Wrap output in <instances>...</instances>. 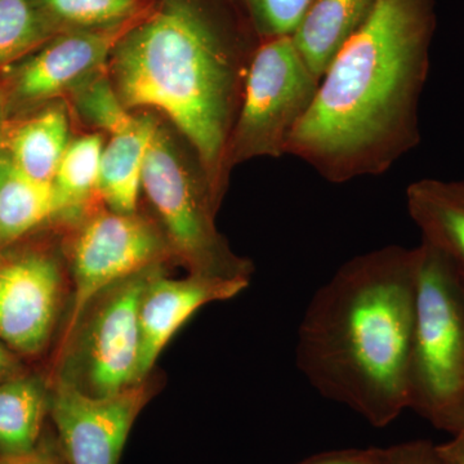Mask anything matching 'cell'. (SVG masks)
<instances>
[{
  "mask_svg": "<svg viewBox=\"0 0 464 464\" xmlns=\"http://www.w3.org/2000/svg\"><path fill=\"white\" fill-rule=\"evenodd\" d=\"M417 249L348 259L317 289L298 328L295 362L324 396L377 429L408 409Z\"/></svg>",
  "mask_w": 464,
  "mask_h": 464,
  "instance_id": "cell-2",
  "label": "cell"
},
{
  "mask_svg": "<svg viewBox=\"0 0 464 464\" xmlns=\"http://www.w3.org/2000/svg\"><path fill=\"white\" fill-rule=\"evenodd\" d=\"M381 448L325 451L297 464H380Z\"/></svg>",
  "mask_w": 464,
  "mask_h": 464,
  "instance_id": "cell-26",
  "label": "cell"
},
{
  "mask_svg": "<svg viewBox=\"0 0 464 464\" xmlns=\"http://www.w3.org/2000/svg\"><path fill=\"white\" fill-rule=\"evenodd\" d=\"M69 143L66 110L52 106L14 130L9 137L8 159L27 176L52 185Z\"/></svg>",
  "mask_w": 464,
  "mask_h": 464,
  "instance_id": "cell-17",
  "label": "cell"
},
{
  "mask_svg": "<svg viewBox=\"0 0 464 464\" xmlns=\"http://www.w3.org/2000/svg\"><path fill=\"white\" fill-rule=\"evenodd\" d=\"M375 3L377 0H314L292 38L320 81L335 54L365 23Z\"/></svg>",
  "mask_w": 464,
  "mask_h": 464,
  "instance_id": "cell-14",
  "label": "cell"
},
{
  "mask_svg": "<svg viewBox=\"0 0 464 464\" xmlns=\"http://www.w3.org/2000/svg\"><path fill=\"white\" fill-rule=\"evenodd\" d=\"M38 5L56 26L99 29L139 17L141 0H38Z\"/></svg>",
  "mask_w": 464,
  "mask_h": 464,
  "instance_id": "cell-21",
  "label": "cell"
},
{
  "mask_svg": "<svg viewBox=\"0 0 464 464\" xmlns=\"http://www.w3.org/2000/svg\"><path fill=\"white\" fill-rule=\"evenodd\" d=\"M16 359L0 342V382L9 380L16 375Z\"/></svg>",
  "mask_w": 464,
  "mask_h": 464,
  "instance_id": "cell-28",
  "label": "cell"
},
{
  "mask_svg": "<svg viewBox=\"0 0 464 464\" xmlns=\"http://www.w3.org/2000/svg\"><path fill=\"white\" fill-rule=\"evenodd\" d=\"M2 264H3L2 257H0V265H2Z\"/></svg>",
  "mask_w": 464,
  "mask_h": 464,
  "instance_id": "cell-30",
  "label": "cell"
},
{
  "mask_svg": "<svg viewBox=\"0 0 464 464\" xmlns=\"http://www.w3.org/2000/svg\"><path fill=\"white\" fill-rule=\"evenodd\" d=\"M137 23L139 17L118 25L60 34L21 66L17 96L43 101L75 92L100 74L116 44Z\"/></svg>",
  "mask_w": 464,
  "mask_h": 464,
  "instance_id": "cell-11",
  "label": "cell"
},
{
  "mask_svg": "<svg viewBox=\"0 0 464 464\" xmlns=\"http://www.w3.org/2000/svg\"><path fill=\"white\" fill-rule=\"evenodd\" d=\"M406 208L423 243L438 250L464 284V179H418L406 188Z\"/></svg>",
  "mask_w": 464,
  "mask_h": 464,
  "instance_id": "cell-13",
  "label": "cell"
},
{
  "mask_svg": "<svg viewBox=\"0 0 464 464\" xmlns=\"http://www.w3.org/2000/svg\"><path fill=\"white\" fill-rule=\"evenodd\" d=\"M63 295L53 258L27 255L0 265V341L23 355L47 346Z\"/></svg>",
  "mask_w": 464,
  "mask_h": 464,
  "instance_id": "cell-10",
  "label": "cell"
},
{
  "mask_svg": "<svg viewBox=\"0 0 464 464\" xmlns=\"http://www.w3.org/2000/svg\"><path fill=\"white\" fill-rule=\"evenodd\" d=\"M56 213L53 185L36 181L0 158V246L20 239Z\"/></svg>",
  "mask_w": 464,
  "mask_h": 464,
  "instance_id": "cell-18",
  "label": "cell"
},
{
  "mask_svg": "<svg viewBox=\"0 0 464 464\" xmlns=\"http://www.w3.org/2000/svg\"><path fill=\"white\" fill-rule=\"evenodd\" d=\"M159 266L133 275L106 290L85 328L81 348V389L109 396L136 384L139 366L140 307Z\"/></svg>",
  "mask_w": 464,
  "mask_h": 464,
  "instance_id": "cell-9",
  "label": "cell"
},
{
  "mask_svg": "<svg viewBox=\"0 0 464 464\" xmlns=\"http://www.w3.org/2000/svg\"><path fill=\"white\" fill-rule=\"evenodd\" d=\"M415 249L408 409L453 435L464 411V284L431 246Z\"/></svg>",
  "mask_w": 464,
  "mask_h": 464,
  "instance_id": "cell-4",
  "label": "cell"
},
{
  "mask_svg": "<svg viewBox=\"0 0 464 464\" xmlns=\"http://www.w3.org/2000/svg\"><path fill=\"white\" fill-rule=\"evenodd\" d=\"M75 92L76 106L81 114L110 136L123 132L139 119L125 108L108 75L100 72Z\"/></svg>",
  "mask_w": 464,
  "mask_h": 464,
  "instance_id": "cell-22",
  "label": "cell"
},
{
  "mask_svg": "<svg viewBox=\"0 0 464 464\" xmlns=\"http://www.w3.org/2000/svg\"><path fill=\"white\" fill-rule=\"evenodd\" d=\"M148 400L145 383L109 396H93L69 378H61L51 398L50 413L67 464H119Z\"/></svg>",
  "mask_w": 464,
  "mask_h": 464,
  "instance_id": "cell-8",
  "label": "cell"
},
{
  "mask_svg": "<svg viewBox=\"0 0 464 464\" xmlns=\"http://www.w3.org/2000/svg\"><path fill=\"white\" fill-rule=\"evenodd\" d=\"M256 50H246L197 0H163L128 30L109 60L125 108L163 112L190 143L219 199Z\"/></svg>",
  "mask_w": 464,
  "mask_h": 464,
  "instance_id": "cell-3",
  "label": "cell"
},
{
  "mask_svg": "<svg viewBox=\"0 0 464 464\" xmlns=\"http://www.w3.org/2000/svg\"><path fill=\"white\" fill-rule=\"evenodd\" d=\"M380 464H442L435 444L426 440L381 449Z\"/></svg>",
  "mask_w": 464,
  "mask_h": 464,
  "instance_id": "cell-24",
  "label": "cell"
},
{
  "mask_svg": "<svg viewBox=\"0 0 464 464\" xmlns=\"http://www.w3.org/2000/svg\"><path fill=\"white\" fill-rule=\"evenodd\" d=\"M249 283L219 280L188 274L169 279L155 271L140 307V357L136 384L143 383L161 351L197 311L213 302L228 301L248 288Z\"/></svg>",
  "mask_w": 464,
  "mask_h": 464,
  "instance_id": "cell-12",
  "label": "cell"
},
{
  "mask_svg": "<svg viewBox=\"0 0 464 464\" xmlns=\"http://www.w3.org/2000/svg\"><path fill=\"white\" fill-rule=\"evenodd\" d=\"M103 146L99 134H88L69 143L52 183L58 212L76 209L84 206L94 192L99 194Z\"/></svg>",
  "mask_w": 464,
  "mask_h": 464,
  "instance_id": "cell-19",
  "label": "cell"
},
{
  "mask_svg": "<svg viewBox=\"0 0 464 464\" xmlns=\"http://www.w3.org/2000/svg\"><path fill=\"white\" fill-rule=\"evenodd\" d=\"M435 447L442 464H464V432L454 433L453 439Z\"/></svg>",
  "mask_w": 464,
  "mask_h": 464,
  "instance_id": "cell-27",
  "label": "cell"
},
{
  "mask_svg": "<svg viewBox=\"0 0 464 464\" xmlns=\"http://www.w3.org/2000/svg\"><path fill=\"white\" fill-rule=\"evenodd\" d=\"M314 0H243L253 29L261 39L292 36Z\"/></svg>",
  "mask_w": 464,
  "mask_h": 464,
  "instance_id": "cell-23",
  "label": "cell"
},
{
  "mask_svg": "<svg viewBox=\"0 0 464 464\" xmlns=\"http://www.w3.org/2000/svg\"><path fill=\"white\" fill-rule=\"evenodd\" d=\"M0 464H67L57 436L44 435L33 450L16 456H0Z\"/></svg>",
  "mask_w": 464,
  "mask_h": 464,
  "instance_id": "cell-25",
  "label": "cell"
},
{
  "mask_svg": "<svg viewBox=\"0 0 464 464\" xmlns=\"http://www.w3.org/2000/svg\"><path fill=\"white\" fill-rule=\"evenodd\" d=\"M457 432H464V411H462V415H460V420H459V423H458L457 431L454 433H457ZM454 433H453V435H454Z\"/></svg>",
  "mask_w": 464,
  "mask_h": 464,
  "instance_id": "cell-29",
  "label": "cell"
},
{
  "mask_svg": "<svg viewBox=\"0 0 464 464\" xmlns=\"http://www.w3.org/2000/svg\"><path fill=\"white\" fill-rule=\"evenodd\" d=\"M50 405L39 378L14 375L0 382V456L27 453L38 445Z\"/></svg>",
  "mask_w": 464,
  "mask_h": 464,
  "instance_id": "cell-16",
  "label": "cell"
},
{
  "mask_svg": "<svg viewBox=\"0 0 464 464\" xmlns=\"http://www.w3.org/2000/svg\"><path fill=\"white\" fill-rule=\"evenodd\" d=\"M56 27L30 0H0V66L52 38Z\"/></svg>",
  "mask_w": 464,
  "mask_h": 464,
  "instance_id": "cell-20",
  "label": "cell"
},
{
  "mask_svg": "<svg viewBox=\"0 0 464 464\" xmlns=\"http://www.w3.org/2000/svg\"><path fill=\"white\" fill-rule=\"evenodd\" d=\"M158 124L139 116L123 132L111 134L101 157L99 194L116 213H136L146 154Z\"/></svg>",
  "mask_w": 464,
  "mask_h": 464,
  "instance_id": "cell-15",
  "label": "cell"
},
{
  "mask_svg": "<svg viewBox=\"0 0 464 464\" xmlns=\"http://www.w3.org/2000/svg\"><path fill=\"white\" fill-rule=\"evenodd\" d=\"M142 188L160 217L169 248L188 273L249 283L252 264L235 255L217 230L219 198L206 170H195L159 127L146 154Z\"/></svg>",
  "mask_w": 464,
  "mask_h": 464,
  "instance_id": "cell-5",
  "label": "cell"
},
{
  "mask_svg": "<svg viewBox=\"0 0 464 464\" xmlns=\"http://www.w3.org/2000/svg\"><path fill=\"white\" fill-rule=\"evenodd\" d=\"M319 84L292 36L259 43L228 139L226 177L230 168L250 159L286 155L290 137L313 105Z\"/></svg>",
  "mask_w": 464,
  "mask_h": 464,
  "instance_id": "cell-6",
  "label": "cell"
},
{
  "mask_svg": "<svg viewBox=\"0 0 464 464\" xmlns=\"http://www.w3.org/2000/svg\"><path fill=\"white\" fill-rule=\"evenodd\" d=\"M167 240L136 213L101 212L79 232L72 246L74 297L66 326L65 346L75 337L92 302L128 277L159 266Z\"/></svg>",
  "mask_w": 464,
  "mask_h": 464,
  "instance_id": "cell-7",
  "label": "cell"
},
{
  "mask_svg": "<svg viewBox=\"0 0 464 464\" xmlns=\"http://www.w3.org/2000/svg\"><path fill=\"white\" fill-rule=\"evenodd\" d=\"M431 0H377L333 58L286 155L332 183L381 176L420 141Z\"/></svg>",
  "mask_w": 464,
  "mask_h": 464,
  "instance_id": "cell-1",
  "label": "cell"
}]
</instances>
